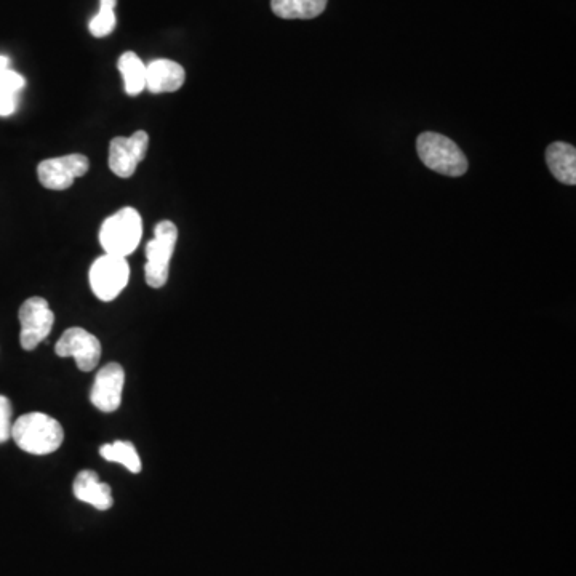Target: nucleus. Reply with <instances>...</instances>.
<instances>
[{
    "label": "nucleus",
    "mask_w": 576,
    "mask_h": 576,
    "mask_svg": "<svg viewBox=\"0 0 576 576\" xmlns=\"http://www.w3.org/2000/svg\"><path fill=\"white\" fill-rule=\"evenodd\" d=\"M12 437L23 452L50 455L61 447L63 426L45 413H26L13 423Z\"/></svg>",
    "instance_id": "obj_1"
},
{
    "label": "nucleus",
    "mask_w": 576,
    "mask_h": 576,
    "mask_svg": "<svg viewBox=\"0 0 576 576\" xmlns=\"http://www.w3.org/2000/svg\"><path fill=\"white\" fill-rule=\"evenodd\" d=\"M143 236V221L138 210L125 207L101 224L100 244L104 253L127 258L135 252Z\"/></svg>",
    "instance_id": "obj_2"
},
{
    "label": "nucleus",
    "mask_w": 576,
    "mask_h": 576,
    "mask_svg": "<svg viewBox=\"0 0 576 576\" xmlns=\"http://www.w3.org/2000/svg\"><path fill=\"white\" fill-rule=\"evenodd\" d=\"M416 151L421 162L440 175L456 178L468 172V159L460 146L440 133H421L416 140Z\"/></svg>",
    "instance_id": "obj_3"
},
{
    "label": "nucleus",
    "mask_w": 576,
    "mask_h": 576,
    "mask_svg": "<svg viewBox=\"0 0 576 576\" xmlns=\"http://www.w3.org/2000/svg\"><path fill=\"white\" fill-rule=\"evenodd\" d=\"M178 228L170 220L160 221L154 228V239L146 245L144 277L149 287L162 288L167 284L168 268L175 252Z\"/></svg>",
    "instance_id": "obj_4"
},
{
    "label": "nucleus",
    "mask_w": 576,
    "mask_h": 576,
    "mask_svg": "<svg viewBox=\"0 0 576 576\" xmlns=\"http://www.w3.org/2000/svg\"><path fill=\"white\" fill-rule=\"evenodd\" d=\"M130 268L122 256L104 253L90 268V287L101 301L116 300L128 284Z\"/></svg>",
    "instance_id": "obj_5"
},
{
    "label": "nucleus",
    "mask_w": 576,
    "mask_h": 576,
    "mask_svg": "<svg viewBox=\"0 0 576 576\" xmlns=\"http://www.w3.org/2000/svg\"><path fill=\"white\" fill-rule=\"evenodd\" d=\"M18 317L21 324L20 343L24 351L36 349L50 335L55 324V314L42 296H32L24 301Z\"/></svg>",
    "instance_id": "obj_6"
},
{
    "label": "nucleus",
    "mask_w": 576,
    "mask_h": 576,
    "mask_svg": "<svg viewBox=\"0 0 576 576\" xmlns=\"http://www.w3.org/2000/svg\"><path fill=\"white\" fill-rule=\"evenodd\" d=\"M90 168V160L84 154L53 157L42 160L37 167V176L44 188L52 191H64L71 188L76 178L84 176Z\"/></svg>",
    "instance_id": "obj_7"
},
{
    "label": "nucleus",
    "mask_w": 576,
    "mask_h": 576,
    "mask_svg": "<svg viewBox=\"0 0 576 576\" xmlns=\"http://www.w3.org/2000/svg\"><path fill=\"white\" fill-rule=\"evenodd\" d=\"M56 356L74 357L82 372H92L100 364L101 343L93 333L84 328L72 327L61 335L55 346Z\"/></svg>",
    "instance_id": "obj_8"
},
{
    "label": "nucleus",
    "mask_w": 576,
    "mask_h": 576,
    "mask_svg": "<svg viewBox=\"0 0 576 576\" xmlns=\"http://www.w3.org/2000/svg\"><path fill=\"white\" fill-rule=\"evenodd\" d=\"M149 148V135L138 130L132 136H117L109 144V168L119 178H130L136 167L146 157Z\"/></svg>",
    "instance_id": "obj_9"
},
{
    "label": "nucleus",
    "mask_w": 576,
    "mask_h": 576,
    "mask_svg": "<svg viewBox=\"0 0 576 576\" xmlns=\"http://www.w3.org/2000/svg\"><path fill=\"white\" fill-rule=\"evenodd\" d=\"M125 372L122 365L111 362L104 365L93 383L90 400L101 412H116L122 404V391H124Z\"/></svg>",
    "instance_id": "obj_10"
},
{
    "label": "nucleus",
    "mask_w": 576,
    "mask_h": 576,
    "mask_svg": "<svg viewBox=\"0 0 576 576\" xmlns=\"http://www.w3.org/2000/svg\"><path fill=\"white\" fill-rule=\"evenodd\" d=\"M186 71L172 60H154L146 66V90L151 93H172L180 90Z\"/></svg>",
    "instance_id": "obj_11"
},
{
    "label": "nucleus",
    "mask_w": 576,
    "mask_h": 576,
    "mask_svg": "<svg viewBox=\"0 0 576 576\" xmlns=\"http://www.w3.org/2000/svg\"><path fill=\"white\" fill-rule=\"evenodd\" d=\"M72 492L77 500L90 504L100 511H108L114 504L111 487L103 484L95 471H82L77 474Z\"/></svg>",
    "instance_id": "obj_12"
},
{
    "label": "nucleus",
    "mask_w": 576,
    "mask_h": 576,
    "mask_svg": "<svg viewBox=\"0 0 576 576\" xmlns=\"http://www.w3.org/2000/svg\"><path fill=\"white\" fill-rule=\"evenodd\" d=\"M546 162L557 181L568 186H575L576 149L573 144L562 143V141L549 144V148L546 149Z\"/></svg>",
    "instance_id": "obj_13"
},
{
    "label": "nucleus",
    "mask_w": 576,
    "mask_h": 576,
    "mask_svg": "<svg viewBox=\"0 0 576 576\" xmlns=\"http://www.w3.org/2000/svg\"><path fill=\"white\" fill-rule=\"evenodd\" d=\"M328 0H271L274 15L284 20H312L322 15Z\"/></svg>",
    "instance_id": "obj_14"
},
{
    "label": "nucleus",
    "mask_w": 576,
    "mask_h": 576,
    "mask_svg": "<svg viewBox=\"0 0 576 576\" xmlns=\"http://www.w3.org/2000/svg\"><path fill=\"white\" fill-rule=\"evenodd\" d=\"M117 68L124 76L127 95H140L146 88V66L140 56L133 52H125L117 61Z\"/></svg>",
    "instance_id": "obj_15"
},
{
    "label": "nucleus",
    "mask_w": 576,
    "mask_h": 576,
    "mask_svg": "<svg viewBox=\"0 0 576 576\" xmlns=\"http://www.w3.org/2000/svg\"><path fill=\"white\" fill-rule=\"evenodd\" d=\"M100 455L104 460L111 463H119L132 474H138L141 471L140 455L136 452L135 445L125 440H116L114 444H106L100 448Z\"/></svg>",
    "instance_id": "obj_16"
},
{
    "label": "nucleus",
    "mask_w": 576,
    "mask_h": 576,
    "mask_svg": "<svg viewBox=\"0 0 576 576\" xmlns=\"http://www.w3.org/2000/svg\"><path fill=\"white\" fill-rule=\"evenodd\" d=\"M117 0H100V12L96 13L95 18H92L88 29L92 32L93 37H106L116 29V8Z\"/></svg>",
    "instance_id": "obj_17"
},
{
    "label": "nucleus",
    "mask_w": 576,
    "mask_h": 576,
    "mask_svg": "<svg viewBox=\"0 0 576 576\" xmlns=\"http://www.w3.org/2000/svg\"><path fill=\"white\" fill-rule=\"evenodd\" d=\"M26 80L18 72L7 68L0 72V95H18L23 90Z\"/></svg>",
    "instance_id": "obj_18"
},
{
    "label": "nucleus",
    "mask_w": 576,
    "mask_h": 576,
    "mask_svg": "<svg viewBox=\"0 0 576 576\" xmlns=\"http://www.w3.org/2000/svg\"><path fill=\"white\" fill-rule=\"evenodd\" d=\"M12 413L10 400L5 396H0V444H4L12 437Z\"/></svg>",
    "instance_id": "obj_19"
},
{
    "label": "nucleus",
    "mask_w": 576,
    "mask_h": 576,
    "mask_svg": "<svg viewBox=\"0 0 576 576\" xmlns=\"http://www.w3.org/2000/svg\"><path fill=\"white\" fill-rule=\"evenodd\" d=\"M18 108V101L13 95H0V117L12 116Z\"/></svg>",
    "instance_id": "obj_20"
},
{
    "label": "nucleus",
    "mask_w": 576,
    "mask_h": 576,
    "mask_svg": "<svg viewBox=\"0 0 576 576\" xmlns=\"http://www.w3.org/2000/svg\"><path fill=\"white\" fill-rule=\"evenodd\" d=\"M8 63H10V61H8L7 56L0 55V72L8 68Z\"/></svg>",
    "instance_id": "obj_21"
}]
</instances>
